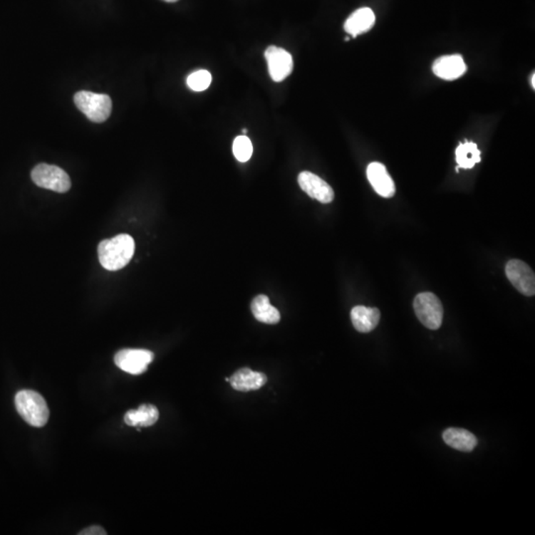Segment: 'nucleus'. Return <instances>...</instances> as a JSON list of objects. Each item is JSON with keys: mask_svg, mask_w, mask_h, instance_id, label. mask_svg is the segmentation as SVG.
Returning <instances> with one entry per match:
<instances>
[{"mask_svg": "<svg viewBox=\"0 0 535 535\" xmlns=\"http://www.w3.org/2000/svg\"><path fill=\"white\" fill-rule=\"evenodd\" d=\"M233 154L241 163L249 161L253 154L252 142L246 135L236 137L233 142Z\"/></svg>", "mask_w": 535, "mask_h": 535, "instance_id": "nucleus-19", "label": "nucleus"}, {"mask_svg": "<svg viewBox=\"0 0 535 535\" xmlns=\"http://www.w3.org/2000/svg\"><path fill=\"white\" fill-rule=\"evenodd\" d=\"M349 40H350V38H349V37H346V38H345V41H349Z\"/></svg>", "mask_w": 535, "mask_h": 535, "instance_id": "nucleus-25", "label": "nucleus"}, {"mask_svg": "<svg viewBox=\"0 0 535 535\" xmlns=\"http://www.w3.org/2000/svg\"><path fill=\"white\" fill-rule=\"evenodd\" d=\"M242 132H243V134H244V135H246V134H247L248 130H247V129H242Z\"/></svg>", "mask_w": 535, "mask_h": 535, "instance_id": "nucleus-24", "label": "nucleus"}, {"mask_svg": "<svg viewBox=\"0 0 535 535\" xmlns=\"http://www.w3.org/2000/svg\"><path fill=\"white\" fill-rule=\"evenodd\" d=\"M251 311L258 321L266 324H277L281 319L280 311L270 303L265 295L256 296L251 303Z\"/></svg>", "mask_w": 535, "mask_h": 535, "instance_id": "nucleus-17", "label": "nucleus"}, {"mask_svg": "<svg viewBox=\"0 0 535 535\" xmlns=\"http://www.w3.org/2000/svg\"><path fill=\"white\" fill-rule=\"evenodd\" d=\"M268 381L264 373L252 371L248 368L238 370L229 379L233 389L239 392H250L261 389Z\"/></svg>", "mask_w": 535, "mask_h": 535, "instance_id": "nucleus-12", "label": "nucleus"}, {"mask_svg": "<svg viewBox=\"0 0 535 535\" xmlns=\"http://www.w3.org/2000/svg\"><path fill=\"white\" fill-rule=\"evenodd\" d=\"M80 535H105L106 531L101 526H93L88 527V529H83L80 531Z\"/></svg>", "mask_w": 535, "mask_h": 535, "instance_id": "nucleus-21", "label": "nucleus"}, {"mask_svg": "<svg viewBox=\"0 0 535 535\" xmlns=\"http://www.w3.org/2000/svg\"><path fill=\"white\" fill-rule=\"evenodd\" d=\"M367 177L378 194L385 199L394 197L395 182L384 165L378 162L370 164L367 168Z\"/></svg>", "mask_w": 535, "mask_h": 535, "instance_id": "nucleus-10", "label": "nucleus"}, {"mask_svg": "<svg viewBox=\"0 0 535 535\" xmlns=\"http://www.w3.org/2000/svg\"><path fill=\"white\" fill-rule=\"evenodd\" d=\"M159 410L153 405H142L137 410H129L124 422L129 427H148L158 422Z\"/></svg>", "mask_w": 535, "mask_h": 535, "instance_id": "nucleus-16", "label": "nucleus"}, {"mask_svg": "<svg viewBox=\"0 0 535 535\" xmlns=\"http://www.w3.org/2000/svg\"><path fill=\"white\" fill-rule=\"evenodd\" d=\"M413 308L417 318L428 329L436 331L442 324V303L435 294L422 293L415 296Z\"/></svg>", "mask_w": 535, "mask_h": 535, "instance_id": "nucleus-5", "label": "nucleus"}, {"mask_svg": "<svg viewBox=\"0 0 535 535\" xmlns=\"http://www.w3.org/2000/svg\"><path fill=\"white\" fill-rule=\"evenodd\" d=\"M456 161L459 168L472 169L476 164L480 163L481 152L477 144L466 142L460 144L456 149Z\"/></svg>", "mask_w": 535, "mask_h": 535, "instance_id": "nucleus-18", "label": "nucleus"}, {"mask_svg": "<svg viewBox=\"0 0 535 535\" xmlns=\"http://www.w3.org/2000/svg\"><path fill=\"white\" fill-rule=\"evenodd\" d=\"M212 77L209 71L199 70L191 73L187 78V85L192 90L204 91L209 88Z\"/></svg>", "mask_w": 535, "mask_h": 535, "instance_id": "nucleus-20", "label": "nucleus"}, {"mask_svg": "<svg viewBox=\"0 0 535 535\" xmlns=\"http://www.w3.org/2000/svg\"><path fill=\"white\" fill-rule=\"evenodd\" d=\"M163 1L169 2V4H174V2L179 1V0H163Z\"/></svg>", "mask_w": 535, "mask_h": 535, "instance_id": "nucleus-23", "label": "nucleus"}, {"mask_svg": "<svg viewBox=\"0 0 535 535\" xmlns=\"http://www.w3.org/2000/svg\"><path fill=\"white\" fill-rule=\"evenodd\" d=\"M298 185L306 194L321 204H331L334 199L333 189L326 181L314 175L313 172L304 171L298 175Z\"/></svg>", "mask_w": 535, "mask_h": 535, "instance_id": "nucleus-9", "label": "nucleus"}, {"mask_svg": "<svg viewBox=\"0 0 535 535\" xmlns=\"http://www.w3.org/2000/svg\"><path fill=\"white\" fill-rule=\"evenodd\" d=\"M269 73L274 82L281 83L293 73L294 60L290 53L276 46H270L265 52Z\"/></svg>", "mask_w": 535, "mask_h": 535, "instance_id": "nucleus-8", "label": "nucleus"}, {"mask_svg": "<svg viewBox=\"0 0 535 535\" xmlns=\"http://www.w3.org/2000/svg\"><path fill=\"white\" fill-rule=\"evenodd\" d=\"M506 274L519 293L526 296H534L535 276L529 265L521 260H511L507 264Z\"/></svg>", "mask_w": 535, "mask_h": 535, "instance_id": "nucleus-7", "label": "nucleus"}, {"mask_svg": "<svg viewBox=\"0 0 535 535\" xmlns=\"http://www.w3.org/2000/svg\"><path fill=\"white\" fill-rule=\"evenodd\" d=\"M73 100L77 108L93 123H105L113 110V101L108 95L83 90L76 93Z\"/></svg>", "mask_w": 535, "mask_h": 535, "instance_id": "nucleus-3", "label": "nucleus"}, {"mask_svg": "<svg viewBox=\"0 0 535 535\" xmlns=\"http://www.w3.org/2000/svg\"><path fill=\"white\" fill-rule=\"evenodd\" d=\"M442 437L446 445L462 452H471L478 445L476 436L463 428H448Z\"/></svg>", "mask_w": 535, "mask_h": 535, "instance_id": "nucleus-15", "label": "nucleus"}, {"mask_svg": "<svg viewBox=\"0 0 535 535\" xmlns=\"http://www.w3.org/2000/svg\"><path fill=\"white\" fill-rule=\"evenodd\" d=\"M381 313L376 308H366V306H355L351 311V321L357 331L368 333L376 328L379 324Z\"/></svg>", "mask_w": 535, "mask_h": 535, "instance_id": "nucleus-14", "label": "nucleus"}, {"mask_svg": "<svg viewBox=\"0 0 535 535\" xmlns=\"http://www.w3.org/2000/svg\"><path fill=\"white\" fill-rule=\"evenodd\" d=\"M32 181L36 186L60 194L70 191V177L64 170L54 165L39 164L32 170Z\"/></svg>", "mask_w": 535, "mask_h": 535, "instance_id": "nucleus-4", "label": "nucleus"}, {"mask_svg": "<svg viewBox=\"0 0 535 535\" xmlns=\"http://www.w3.org/2000/svg\"><path fill=\"white\" fill-rule=\"evenodd\" d=\"M376 22L374 12L371 9L364 7L354 11L344 23V30L352 37L370 31Z\"/></svg>", "mask_w": 535, "mask_h": 535, "instance_id": "nucleus-13", "label": "nucleus"}, {"mask_svg": "<svg viewBox=\"0 0 535 535\" xmlns=\"http://www.w3.org/2000/svg\"><path fill=\"white\" fill-rule=\"evenodd\" d=\"M15 407L23 420L31 427H43L49 420L47 402L35 390H23L17 393Z\"/></svg>", "mask_w": 535, "mask_h": 535, "instance_id": "nucleus-2", "label": "nucleus"}, {"mask_svg": "<svg viewBox=\"0 0 535 535\" xmlns=\"http://www.w3.org/2000/svg\"><path fill=\"white\" fill-rule=\"evenodd\" d=\"M432 71L436 77L454 80L462 77L467 71V66L461 55L443 56L435 61Z\"/></svg>", "mask_w": 535, "mask_h": 535, "instance_id": "nucleus-11", "label": "nucleus"}, {"mask_svg": "<svg viewBox=\"0 0 535 535\" xmlns=\"http://www.w3.org/2000/svg\"><path fill=\"white\" fill-rule=\"evenodd\" d=\"M535 80V75L534 73V75H532V78H531V85H532V88H535V83H534L535 80Z\"/></svg>", "mask_w": 535, "mask_h": 535, "instance_id": "nucleus-22", "label": "nucleus"}, {"mask_svg": "<svg viewBox=\"0 0 535 535\" xmlns=\"http://www.w3.org/2000/svg\"><path fill=\"white\" fill-rule=\"evenodd\" d=\"M153 359V352L145 349H123L114 356L116 366L131 375L143 374Z\"/></svg>", "mask_w": 535, "mask_h": 535, "instance_id": "nucleus-6", "label": "nucleus"}, {"mask_svg": "<svg viewBox=\"0 0 535 535\" xmlns=\"http://www.w3.org/2000/svg\"><path fill=\"white\" fill-rule=\"evenodd\" d=\"M98 259L103 268L118 271L128 266L135 252V242L128 234L114 236L98 244Z\"/></svg>", "mask_w": 535, "mask_h": 535, "instance_id": "nucleus-1", "label": "nucleus"}]
</instances>
